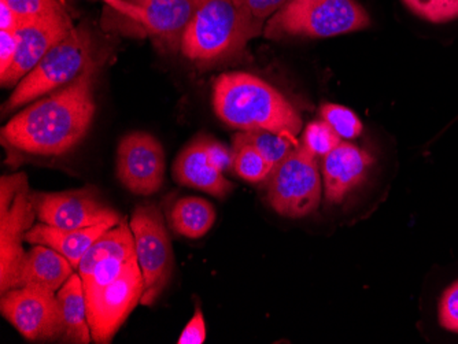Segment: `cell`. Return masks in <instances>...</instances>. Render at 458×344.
Here are the masks:
<instances>
[{
	"instance_id": "obj_26",
	"label": "cell",
	"mask_w": 458,
	"mask_h": 344,
	"mask_svg": "<svg viewBox=\"0 0 458 344\" xmlns=\"http://www.w3.org/2000/svg\"><path fill=\"white\" fill-rule=\"evenodd\" d=\"M438 323L442 330L458 335V279L442 291L437 306Z\"/></svg>"
},
{
	"instance_id": "obj_11",
	"label": "cell",
	"mask_w": 458,
	"mask_h": 344,
	"mask_svg": "<svg viewBox=\"0 0 458 344\" xmlns=\"http://www.w3.org/2000/svg\"><path fill=\"white\" fill-rule=\"evenodd\" d=\"M30 199L38 222L58 230H80L103 222L118 224L123 220L94 189L32 192Z\"/></svg>"
},
{
	"instance_id": "obj_33",
	"label": "cell",
	"mask_w": 458,
	"mask_h": 344,
	"mask_svg": "<svg viewBox=\"0 0 458 344\" xmlns=\"http://www.w3.org/2000/svg\"><path fill=\"white\" fill-rule=\"evenodd\" d=\"M21 22H22V18L4 0H0V27H2V30L15 32Z\"/></svg>"
},
{
	"instance_id": "obj_14",
	"label": "cell",
	"mask_w": 458,
	"mask_h": 344,
	"mask_svg": "<svg viewBox=\"0 0 458 344\" xmlns=\"http://www.w3.org/2000/svg\"><path fill=\"white\" fill-rule=\"evenodd\" d=\"M203 0H144L135 15V25L159 45L182 48V36Z\"/></svg>"
},
{
	"instance_id": "obj_29",
	"label": "cell",
	"mask_w": 458,
	"mask_h": 344,
	"mask_svg": "<svg viewBox=\"0 0 458 344\" xmlns=\"http://www.w3.org/2000/svg\"><path fill=\"white\" fill-rule=\"evenodd\" d=\"M18 51L17 32L2 30L0 32V77L6 74L14 63Z\"/></svg>"
},
{
	"instance_id": "obj_7",
	"label": "cell",
	"mask_w": 458,
	"mask_h": 344,
	"mask_svg": "<svg viewBox=\"0 0 458 344\" xmlns=\"http://www.w3.org/2000/svg\"><path fill=\"white\" fill-rule=\"evenodd\" d=\"M136 259L143 276L140 305L153 306L172 280L174 254L168 228L156 205H140L130 218Z\"/></svg>"
},
{
	"instance_id": "obj_28",
	"label": "cell",
	"mask_w": 458,
	"mask_h": 344,
	"mask_svg": "<svg viewBox=\"0 0 458 344\" xmlns=\"http://www.w3.org/2000/svg\"><path fill=\"white\" fill-rule=\"evenodd\" d=\"M242 10L256 18L257 21L265 22L267 18L279 12L290 0H233Z\"/></svg>"
},
{
	"instance_id": "obj_17",
	"label": "cell",
	"mask_w": 458,
	"mask_h": 344,
	"mask_svg": "<svg viewBox=\"0 0 458 344\" xmlns=\"http://www.w3.org/2000/svg\"><path fill=\"white\" fill-rule=\"evenodd\" d=\"M114 225L117 224L103 222L94 227L80 228V230H58V228L38 222L27 233V243L53 248L56 253L65 256L77 271L82 256H86L87 251L103 233Z\"/></svg>"
},
{
	"instance_id": "obj_18",
	"label": "cell",
	"mask_w": 458,
	"mask_h": 344,
	"mask_svg": "<svg viewBox=\"0 0 458 344\" xmlns=\"http://www.w3.org/2000/svg\"><path fill=\"white\" fill-rule=\"evenodd\" d=\"M74 272L76 269L65 256L47 246L35 245L32 250L27 251L22 262L17 289L36 287L58 292Z\"/></svg>"
},
{
	"instance_id": "obj_16",
	"label": "cell",
	"mask_w": 458,
	"mask_h": 344,
	"mask_svg": "<svg viewBox=\"0 0 458 344\" xmlns=\"http://www.w3.org/2000/svg\"><path fill=\"white\" fill-rule=\"evenodd\" d=\"M174 179L180 186L191 187L217 197H225L233 189V184L210 161L205 136L195 138L180 151L174 164Z\"/></svg>"
},
{
	"instance_id": "obj_23",
	"label": "cell",
	"mask_w": 458,
	"mask_h": 344,
	"mask_svg": "<svg viewBox=\"0 0 458 344\" xmlns=\"http://www.w3.org/2000/svg\"><path fill=\"white\" fill-rule=\"evenodd\" d=\"M321 117L342 138L352 140L361 136V120L349 107L334 104L323 105Z\"/></svg>"
},
{
	"instance_id": "obj_15",
	"label": "cell",
	"mask_w": 458,
	"mask_h": 344,
	"mask_svg": "<svg viewBox=\"0 0 458 344\" xmlns=\"http://www.w3.org/2000/svg\"><path fill=\"white\" fill-rule=\"evenodd\" d=\"M372 164L369 153L349 141H341L331 153L323 156L321 176L329 204H341L364 181Z\"/></svg>"
},
{
	"instance_id": "obj_27",
	"label": "cell",
	"mask_w": 458,
	"mask_h": 344,
	"mask_svg": "<svg viewBox=\"0 0 458 344\" xmlns=\"http://www.w3.org/2000/svg\"><path fill=\"white\" fill-rule=\"evenodd\" d=\"M22 20L64 10L58 0H4Z\"/></svg>"
},
{
	"instance_id": "obj_25",
	"label": "cell",
	"mask_w": 458,
	"mask_h": 344,
	"mask_svg": "<svg viewBox=\"0 0 458 344\" xmlns=\"http://www.w3.org/2000/svg\"><path fill=\"white\" fill-rule=\"evenodd\" d=\"M342 138L326 121H313L303 132L302 146L313 155L326 156L341 143Z\"/></svg>"
},
{
	"instance_id": "obj_13",
	"label": "cell",
	"mask_w": 458,
	"mask_h": 344,
	"mask_svg": "<svg viewBox=\"0 0 458 344\" xmlns=\"http://www.w3.org/2000/svg\"><path fill=\"white\" fill-rule=\"evenodd\" d=\"M65 10L22 20L18 29V51L14 63L0 77L2 87L17 86L43 56L73 29Z\"/></svg>"
},
{
	"instance_id": "obj_32",
	"label": "cell",
	"mask_w": 458,
	"mask_h": 344,
	"mask_svg": "<svg viewBox=\"0 0 458 344\" xmlns=\"http://www.w3.org/2000/svg\"><path fill=\"white\" fill-rule=\"evenodd\" d=\"M106 6L113 12H118L117 15H123L130 21H135V15L140 9L144 0H105Z\"/></svg>"
},
{
	"instance_id": "obj_22",
	"label": "cell",
	"mask_w": 458,
	"mask_h": 344,
	"mask_svg": "<svg viewBox=\"0 0 458 344\" xmlns=\"http://www.w3.org/2000/svg\"><path fill=\"white\" fill-rule=\"evenodd\" d=\"M233 172L250 183L267 180L274 169V165L254 146L244 141L233 140Z\"/></svg>"
},
{
	"instance_id": "obj_4",
	"label": "cell",
	"mask_w": 458,
	"mask_h": 344,
	"mask_svg": "<svg viewBox=\"0 0 458 344\" xmlns=\"http://www.w3.org/2000/svg\"><path fill=\"white\" fill-rule=\"evenodd\" d=\"M367 10L356 0H290L267 22L265 38H324L369 27Z\"/></svg>"
},
{
	"instance_id": "obj_9",
	"label": "cell",
	"mask_w": 458,
	"mask_h": 344,
	"mask_svg": "<svg viewBox=\"0 0 458 344\" xmlns=\"http://www.w3.org/2000/svg\"><path fill=\"white\" fill-rule=\"evenodd\" d=\"M141 295L143 276L136 258L109 286L86 292L92 341L112 343L123 323L140 303Z\"/></svg>"
},
{
	"instance_id": "obj_3",
	"label": "cell",
	"mask_w": 458,
	"mask_h": 344,
	"mask_svg": "<svg viewBox=\"0 0 458 344\" xmlns=\"http://www.w3.org/2000/svg\"><path fill=\"white\" fill-rule=\"evenodd\" d=\"M264 22L233 0H203L182 40V55L192 63H213L241 53L261 35Z\"/></svg>"
},
{
	"instance_id": "obj_1",
	"label": "cell",
	"mask_w": 458,
	"mask_h": 344,
	"mask_svg": "<svg viewBox=\"0 0 458 344\" xmlns=\"http://www.w3.org/2000/svg\"><path fill=\"white\" fill-rule=\"evenodd\" d=\"M97 61L64 88L35 100L4 125L6 145L38 156L65 155L81 143L94 122Z\"/></svg>"
},
{
	"instance_id": "obj_30",
	"label": "cell",
	"mask_w": 458,
	"mask_h": 344,
	"mask_svg": "<svg viewBox=\"0 0 458 344\" xmlns=\"http://www.w3.org/2000/svg\"><path fill=\"white\" fill-rule=\"evenodd\" d=\"M206 340V323L202 310L197 307L190 323L185 325L180 335L179 344H202Z\"/></svg>"
},
{
	"instance_id": "obj_21",
	"label": "cell",
	"mask_w": 458,
	"mask_h": 344,
	"mask_svg": "<svg viewBox=\"0 0 458 344\" xmlns=\"http://www.w3.org/2000/svg\"><path fill=\"white\" fill-rule=\"evenodd\" d=\"M233 140L254 146L274 166L300 146L297 136L267 130H244L243 133H238Z\"/></svg>"
},
{
	"instance_id": "obj_10",
	"label": "cell",
	"mask_w": 458,
	"mask_h": 344,
	"mask_svg": "<svg viewBox=\"0 0 458 344\" xmlns=\"http://www.w3.org/2000/svg\"><path fill=\"white\" fill-rule=\"evenodd\" d=\"M0 312L13 327L30 341L64 338V318L56 292L20 287L2 295Z\"/></svg>"
},
{
	"instance_id": "obj_6",
	"label": "cell",
	"mask_w": 458,
	"mask_h": 344,
	"mask_svg": "<svg viewBox=\"0 0 458 344\" xmlns=\"http://www.w3.org/2000/svg\"><path fill=\"white\" fill-rule=\"evenodd\" d=\"M27 174L0 179V292L17 289L18 276L27 251V233L38 220L30 199Z\"/></svg>"
},
{
	"instance_id": "obj_2",
	"label": "cell",
	"mask_w": 458,
	"mask_h": 344,
	"mask_svg": "<svg viewBox=\"0 0 458 344\" xmlns=\"http://www.w3.org/2000/svg\"><path fill=\"white\" fill-rule=\"evenodd\" d=\"M213 107L221 121L238 130H267L293 136L302 130V118L290 100L254 74H221L213 88Z\"/></svg>"
},
{
	"instance_id": "obj_20",
	"label": "cell",
	"mask_w": 458,
	"mask_h": 344,
	"mask_svg": "<svg viewBox=\"0 0 458 344\" xmlns=\"http://www.w3.org/2000/svg\"><path fill=\"white\" fill-rule=\"evenodd\" d=\"M215 222V207L202 197H180L169 212V224L172 230L184 238H202L212 230Z\"/></svg>"
},
{
	"instance_id": "obj_31",
	"label": "cell",
	"mask_w": 458,
	"mask_h": 344,
	"mask_svg": "<svg viewBox=\"0 0 458 344\" xmlns=\"http://www.w3.org/2000/svg\"><path fill=\"white\" fill-rule=\"evenodd\" d=\"M206 150H208V155L216 168L220 169L221 172L233 168V153H231L225 146L221 145L220 141L206 138Z\"/></svg>"
},
{
	"instance_id": "obj_5",
	"label": "cell",
	"mask_w": 458,
	"mask_h": 344,
	"mask_svg": "<svg viewBox=\"0 0 458 344\" xmlns=\"http://www.w3.org/2000/svg\"><path fill=\"white\" fill-rule=\"evenodd\" d=\"M94 56L91 32L84 27L73 28L15 86L4 112H14L18 107L32 104L38 97L68 86L95 63Z\"/></svg>"
},
{
	"instance_id": "obj_19",
	"label": "cell",
	"mask_w": 458,
	"mask_h": 344,
	"mask_svg": "<svg viewBox=\"0 0 458 344\" xmlns=\"http://www.w3.org/2000/svg\"><path fill=\"white\" fill-rule=\"evenodd\" d=\"M56 298L64 318V339L69 343L89 344L92 341L91 327L87 313L86 292L81 276L74 272L71 279L58 289Z\"/></svg>"
},
{
	"instance_id": "obj_8",
	"label": "cell",
	"mask_w": 458,
	"mask_h": 344,
	"mask_svg": "<svg viewBox=\"0 0 458 344\" xmlns=\"http://www.w3.org/2000/svg\"><path fill=\"white\" fill-rule=\"evenodd\" d=\"M316 158L300 145L274 166L267 179V199L277 214L302 218L318 209L323 176Z\"/></svg>"
},
{
	"instance_id": "obj_24",
	"label": "cell",
	"mask_w": 458,
	"mask_h": 344,
	"mask_svg": "<svg viewBox=\"0 0 458 344\" xmlns=\"http://www.w3.org/2000/svg\"><path fill=\"white\" fill-rule=\"evenodd\" d=\"M413 14L432 24H444L458 18V0H403Z\"/></svg>"
},
{
	"instance_id": "obj_12",
	"label": "cell",
	"mask_w": 458,
	"mask_h": 344,
	"mask_svg": "<svg viewBox=\"0 0 458 344\" xmlns=\"http://www.w3.org/2000/svg\"><path fill=\"white\" fill-rule=\"evenodd\" d=\"M165 166L164 147L151 133L131 132L118 143L117 177L132 194H157L165 181Z\"/></svg>"
}]
</instances>
